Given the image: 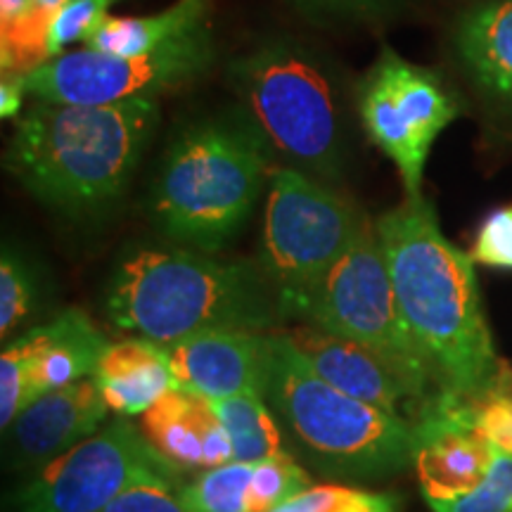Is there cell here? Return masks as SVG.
Instances as JSON below:
<instances>
[{
	"label": "cell",
	"mask_w": 512,
	"mask_h": 512,
	"mask_svg": "<svg viewBox=\"0 0 512 512\" xmlns=\"http://www.w3.org/2000/svg\"><path fill=\"white\" fill-rule=\"evenodd\" d=\"M211 60L214 43L202 27L140 57H110L88 48L64 53L24 74V86L34 100L55 105H117L183 86L207 72Z\"/></svg>",
	"instance_id": "obj_10"
},
{
	"label": "cell",
	"mask_w": 512,
	"mask_h": 512,
	"mask_svg": "<svg viewBox=\"0 0 512 512\" xmlns=\"http://www.w3.org/2000/svg\"><path fill=\"white\" fill-rule=\"evenodd\" d=\"M311 489V479L290 453H280L254 465L247 494V512H271Z\"/></svg>",
	"instance_id": "obj_22"
},
{
	"label": "cell",
	"mask_w": 512,
	"mask_h": 512,
	"mask_svg": "<svg viewBox=\"0 0 512 512\" xmlns=\"http://www.w3.org/2000/svg\"><path fill=\"white\" fill-rule=\"evenodd\" d=\"M304 320L380 356L408 384L420 406L439 394L432 370L401 316L387 256L370 219L325 275Z\"/></svg>",
	"instance_id": "obj_8"
},
{
	"label": "cell",
	"mask_w": 512,
	"mask_h": 512,
	"mask_svg": "<svg viewBox=\"0 0 512 512\" xmlns=\"http://www.w3.org/2000/svg\"><path fill=\"white\" fill-rule=\"evenodd\" d=\"M174 470L152 451L140 427L119 415L38 467L15 494V512H102L128 486L145 477H171Z\"/></svg>",
	"instance_id": "obj_11"
},
{
	"label": "cell",
	"mask_w": 512,
	"mask_h": 512,
	"mask_svg": "<svg viewBox=\"0 0 512 512\" xmlns=\"http://www.w3.org/2000/svg\"><path fill=\"white\" fill-rule=\"evenodd\" d=\"M0 24L3 34L27 27H48V17L36 10L34 0H0Z\"/></svg>",
	"instance_id": "obj_30"
},
{
	"label": "cell",
	"mask_w": 512,
	"mask_h": 512,
	"mask_svg": "<svg viewBox=\"0 0 512 512\" xmlns=\"http://www.w3.org/2000/svg\"><path fill=\"white\" fill-rule=\"evenodd\" d=\"M271 145L245 112L185 128L166 150L150 214L166 238L219 254L271 181Z\"/></svg>",
	"instance_id": "obj_4"
},
{
	"label": "cell",
	"mask_w": 512,
	"mask_h": 512,
	"mask_svg": "<svg viewBox=\"0 0 512 512\" xmlns=\"http://www.w3.org/2000/svg\"><path fill=\"white\" fill-rule=\"evenodd\" d=\"M271 512H399V501L342 484H318Z\"/></svg>",
	"instance_id": "obj_25"
},
{
	"label": "cell",
	"mask_w": 512,
	"mask_h": 512,
	"mask_svg": "<svg viewBox=\"0 0 512 512\" xmlns=\"http://www.w3.org/2000/svg\"><path fill=\"white\" fill-rule=\"evenodd\" d=\"M152 451L176 470H211L233 460V441L207 396L176 387L140 415Z\"/></svg>",
	"instance_id": "obj_15"
},
{
	"label": "cell",
	"mask_w": 512,
	"mask_h": 512,
	"mask_svg": "<svg viewBox=\"0 0 512 512\" xmlns=\"http://www.w3.org/2000/svg\"><path fill=\"white\" fill-rule=\"evenodd\" d=\"M102 512H190L171 486V477H145L107 505Z\"/></svg>",
	"instance_id": "obj_28"
},
{
	"label": "cell",
	"mask_w": 512,
	"mask_h": 512,
	"mask_svg": "<svg viewBox=\"0 0 512 512\" xmlns=\"http://www.w3.org/2000/svg\"><path fill=\"white\" fill-rule=\"evenodd\" d=\"M363 131L399 171L406 197H422L434 143L463 114V105L432 69L382 48L356 88Z\"/></svg>",
	"instance_id": "obj_9"
},
{
	"label": "cell",
	"mask_w": 512,
	"mask_h": 512,
	"mask_svg": "<svg viewBox=\"0 0 512 512\" xmlns=\"http://www.w3.org/2000/svg\"><path fill=\"white\" fill-rule=\"evenodd\" d=\"M283 335L306 366L339 392L399 415L408 422L418 420L422 406L408 384L363 344L313 328V325H299V328L285 330Z\"/></svg>",
	"instance_id": "obj_13"
},
{
	"label": "cell",
	"mask_w": 512,
	"mask_h": 512,
	"mask_svg": "<svg viewBox=\"0 0 512 512\" xmlns=\"http://www.w3.org/2000/svg\"><path fill=\"white\" fill-rule=\"evenodd\" d=\"M401 316L439 392L482 403L512 389L479 299L472 256L441 233L425 197H406L375 221Z\"/></svg>",
	"instance_id": "obj_1"
},
{
	"label": "cell",
	"mask_w": 512,
	"mask_h": 512,
	"mask_svg": "<svg viewBox=\"0 0 512 512\" xmlns=\"http://www.w3.org/2000/svg\"><path fill=\"white\" fill-rule=\"evenodd\" d=\"M477 434L512 456V389L491 394L477 406Z\"/></svg>",
	"instance_id": "obj_29"
},
{
	"label": "cell",
	"mask_w": 512,
	"mask_h": 512,
	"mask_svg": "<svg viewBox=\"0 0 512 512\" xmlns=\"http://www.w3.org/2000/svg\"><path fill=\"white\" fill-rule=\"evenodd\" d=\"M102 399L117 415H143L176 387L166 349L140 337L110 342L95 368Z\"/></svg>",
	"instance_id": "obj_18"
},
{
	"label": "cell",
	"mask_w": 512,
	"mask_h": 512,
	"mask_svg": "<svg viewBox=\"0 0 512 512\" xmlns=\"http://www.w3.org/2000/svg\"><path fill=\"white\" fill-rule=\"evenodd\" d=\"M67 3V0H34V5H36V10L41 12L43 17H53V12L55 10H60L62 5Z\"/></svg>",
	"instance_id": "obj_33"
},
{
	"label": "cell",
	"mask_w": 512,
	"mask_h": 512,
	"mask_svg": "<svg viewBox=\"0 0 512 512\" xmlns=\"http://www.w3.org/2000/svg\"><path fill=\"white\" fill-rule=\"evenodd\" d=\"M157 121V98L100 107L36 100L17 119L3 164L48 207L102 211L126 192Z\"/></svg>",
	"instance_id": "obj_2"
},
{
	"label": "cell",
	"mask_w": 512,
	"mask_h": 512,
	"mask_svg": "<svg viewBox=\"0 0 512 512\" xmlns=\"http://www.w3.org/2000/svg\"><path fill=\"white\" fill-rule=\"evenodd\" d=\"M27 86H24L22 72H3L0 79V117L19 119L22 117V105L27 98Z\"/></svg>",
	"instance_id": "obj_31"
},
{
	"label": "cell",
	"mask_w": 512,
	"mask_h": 512,
	"mask_svg": "<svg viewBox=\"0 0 512 512\" xmlns=\"http://www.w3.org/2000/svg\"><path fill=\"white\" fill-rule=\"evenodd\" d=\"M114 3L117 0H67L60 10H55L43 34L46 60L64 55L74 43H86L102 19L110 15Z\"/></svg>",
	"instance_id": "obj_24"
},
{
	"label": "cell",
	"mask_w": 512,
	"mask_h": 512,
	"mask_svg": "<svg viewBox=\"0 0 512 512\" xmlns=\"http://www.w3.org/2000/svg\"><path fill=\"white\" fill-rule=\"evenodd\" d=\"M214 411L233 441V460L261 463L285 451V437L264 396L240 394L211 399Z\"/></svg>",
	"instance_id": "obj_20"
},
{
	"label": "cell",
	"mask_w": 512,
	"mask_h": 512,
	"mask_svg": "<svg viewBox=\"0 0 512 512\" xmlns=\"http://www.w3.org/2000/svg\"><path fill=\"white\" fill-rule=\"evenodd\" d=\"M38 283L34 271L15 249L5 247L0 259V335L8 339L34 313Z\"/></svg>",
	"instance_id": "obj_23"
},
{
	"label": "cell",
	"mask_w": 512,
	"mask_h": 512,
	"mask_svg": "<svg viewBox=\"0 0 512 512\" xmlns=\"http://www.w3.org/2000/svg\"><path fill=\"white\" fill-rule=\"evenodd\" d=\"M176 384L207 399L264 396L271 380L273 330H211L166 349Z\"/></svg>",
	"instance_id": "obj_12"
},
{
	"label": "cell",
	"mask_w": 512,
	"mask_h": 512,
	"mask_svg": "<svg viewBox=\"0 0 512 512\" xmlns=\"http://www.w3.org/2000/svg\"><path fill=\"white\" fill-rule=\"evenodd\" d=\"M254 465L230 460L221 467L204 470L188 486L178 489V498L190 512H247Z\"/></svg>",
	"instance_id": "obj_21"
},
{
	"label": "cell",
	"mask_w": 512,
	"mask_h": 512,
	"mask_svg": "<svg viewBox=\"0 0 512 512\" xmlns=\"http://www.w3.org/2000/svg\"><path fill=\"white\" fill-rule=\"evenodd\" d=\"M242 112L273 152L313 178H335L344 164L342 100L328 67L292 41H271L230 62Z\"/></svg>",
	"instance_id": "obj_6"
},
{
	"label": "cell",
	"mask_w": 512,
	"mask_h": 512,
	"mask_svg": "<svg viewBox=\"0 0 512 512\" xmlns=\"http://www.w3.org/2000/svg\"><path fill=\"white\" fill-rule=\"evenodd\" d=\"M105 311L119 332L162 349L211 330L271 332L278 299L259 264L195 249H133L114 268Z\"/></svg>",
	"instance_id": "obj_3"
},
{
	"label": "cell",
	"mask_w": 512,
	"mask_h": 512,
	"mask_svg": "<svg viewBox=\"0 0 512 512\" xmlns=\"http://www.w3.org/2000/svg\"><path fill=\"white\" fill-rule=\"evenodd\" d=\"M34 356L31 366V401L67 384L91 377L98 368L107 339L93 320L79 309H67L50 323L31 328L19 337Z\"/></svg>",
	"instance_id": "obj_16"
},
{
	"label": "cell",
	"mask_w": 512,
	"mask_h": 512,
	"mask_svg": "<svg viewBox=\"0 0 512 512\" xmlns=\"http://www.w3.org/2000/svg\"><path fill=\"white\" fill-rule=\"evenodd\" d=\"M107 411L93 375L38 396L5 430L10 432L12 463L38 470L102 430Z\"/></svg>",
	"instance_id": "obj_14"
},
{
	"label": "cell",
	"mask_w": 512,
	"mask_h": 512,
	"mask_svg": "<svg viewBox=\"0 0 512 512\" xmlns=\"http://www.w3.org/2000/svg\"><path fill=\"white\" fill-rule=\"evenodd\" d=\"M453 43L470 79L512 124V0H491L467 10Z\"/></svg>",
	"instance_id": "obj_17"
},
{
	"label": "cell",
	"mask_w": 512,
	"mask_h": 512,
	"mask_svg": "<svg viewBox=\"0 0 512 512\" xmlns=\"http://www.w3.org/2000/svg\"><path fill=\"white\" fill-rule=\"evenodd\" d=\"M470 256L482 266L512 271V207H501L486 216Z\"/></svg>",
	"instance_id": "obj_27"
},
{
	"label": "cell",
	"mask_w": 512,
	"mask_h": 512,
	"mask_svg": "<svg viewBox=\"0 0 512 512\" xmlns=\"http://www.w3.org/2000/svg\"><path fill=\"white\" fill-rule=\"evenodd\" d=\"M211 3L214 0H176L155 15H107L86 41V48L110 57L150 55L176 38L207 27Z\"/></svg>",
	"instance_id": "obj_19"
},
{
	"label": "cell",
	"mask_w": 512,
	"mask_h": 512,
	"mask_svg": "<svg viewBox=\"0 0 512 512\" xmlns=\"http://www.w3.org/2000/svg\"><path fill=\"white\" fill-rule=\"evenodd\" d=\"M368 216L304 171L275 169L268 181L259 266L283 318H302L320 283Z\"/></svg>",
	"instance_id": "obj_7"
},
{
	"label": "cell",
	"mask_w": 512,
	"mask_h": 512,
	"mask_svg": "<svg viewBox=\"0 0 512 512\" xmlns=\"http://www.w3.org/2000/svg\"><path fill=\"white\" fill-rule=\"evenodd\" d=\"M266 401L304 456L330 475L370 479L415 463L413 422L339 392L306 366L283 332H273Z\"/></svg>",
	"instance_id": "obj_5"
},
{
	"label": "cell",
	"mask_w": 512,
	"mask_h": 512,
	"mask_svg": "<svg viewBox=\"0 0 512 512\" xmlns=\"http://www.w3.org/2000/svg\"><path fill=\"white\" fill-rule=\"evenodd\" d=\"M311 10L328 12H373L389 5L392 0H297Z\"/></svg>",
	"instance_id": "obj_32"
},
{
	"label": "cell",
	"mask_w": 512,
	"mask_h": 512,
	"mask_svg": "<svg viewBox=\"0 0 512 512\" xmlns=\"http://www.w3.org/2000/svg\"><path fill=\"white\" fill-rule=\"evenodd\" d=\"M434 512H512V456L496 451L489 475L470 494L430 503Z\"/></svg>",
	"instance_id": "obj_26"
}]
</instances>
